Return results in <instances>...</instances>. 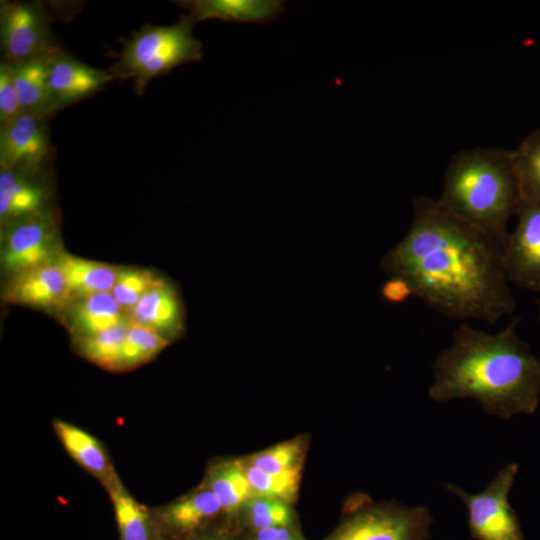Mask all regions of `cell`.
<instances>
[{
  "label": "cell",
  "instance_id": "obj_21",
  "mask_svg": "<svg viewBox=\"0 0 540 540\" xmlns=\"http://www.w3.org/2000/svg\"><path fill=\"white\" fill-rule=\"evenodd\" d=\"M119 540H155L160 534L157 522L148 510L121 485H110Z\"/></svg>",
  "mask_w": 540,
  "mask_h": 540
},
{
  "label": "cell",
  "instance_id": "obj_5",
  "mask_svg": "<svg viewBox=\"0 0 540 540\" xmlns=\"http://www.w3.org/2000/svg\"><path fill=\"white\" fill-rule=\"evenodd\" d=\"M432 522L425 506L365 503L351 509L324 540H428Z\"/></svg>",
  "mask_w": 540,
  "mask_h": 540
},
{
  "label": "cell",
  "instance_id": "obj_6",
  "mask_svg": "<svg viewBox=\"0 0 540 540\" xmlns=\"http://www.w3.org/2000/svg\"><path fill=\"white\" fill-rule=\"evenodd\" d=\"M519 466L510 463L499 469L486 488L470 494L455 484L445 488L464 502L468 510V528L475 540H526L515 511L509 503Z\"/></svg>",
  "mask_w": 540,
  "mask_h": 540
},
{
  "label": "cell",
  "instance_id": "obj_20",
  "mask_svg": "<svg viewBox=\"0 0 540 540\" xmlns=\"http://www.w3.org/2000/svg\"><path fill=\"white\" fill-rule=\"evenodd\" d=\"M53 428L69 455L84 469L98 477L109 475V458L102 444L93 435L63 420H55Z\"/></svg>",
  "mask_w": 540,
  "mask_h": 540
},
{
  "label": "cell",
  "instance_id": "obj_25",
  "mask_svg": "<svg viewBox=\"0 0 540 540\" xmlns=\"http://www.w3.org/2000/svg\"><path fill=\"white\" fill-rule=\"evenodd\" d=\"M170 340L130 320L116 370L131 369L156 356Z\"/></svg>",
  "mask_w": 540,
  "mask_h": 540
},
{
  "label": "cell",
  "instance_id": "obj_2",
  "mask_svg": "<svg viewBox=\"0 0 540 540\" xmlns=\"http://www.w3.org/2000/svg\"><path fill=\"white\" fill-rule=\"evenodd\" d=\"M513 316L496 333L460 324L433 363L429 397L436 402L471 398L489 415H531L540 402V358L517 334Z\"/></svg>",
  "mask_w": 540,
  "mask_h": 540
},
{
  "label": "cell",
  "instance_id": "obj_19",
  "mask_svg": "<svg viewBox=\"0 0 540 540\" xmlns=\"http://www.w3.org/2000/svg\"><path fill=\"white\" fill-rule=\"evenodd\" d=\"M57 264L67 284L70 301L98 293L111 292L118 269L112 265L60 252Z\"/></svg>",
  "mask_w": 540,
  "mask_h": 540
},
{
  "label": "cell",
  "instance_id": "obj_18",
  "mask_svg": "<svg viewBox=\"0 0 540 540\" xmlns=\"http://www.w3.org/2000/svg\"><path fill=\"white\" fill-rule=\"evenodd\" d=\"M56 47L42 55L10 64L22 109L40 118L51 115L48 76Z\"/></svg>",
  "mask_w": 540,
  "mask_h": 540
},
{
  "label": "cell",
  "instance_id": "obj_4",
  "mask_svg": "<svg viewBox=\"0 0 540 540\" xmlns=\"http://www.w3.org/2000/svg\"><path fill=\"white\" fill-rule=\"evenodd\" d=\"M193 24L185 15L170 26L146 24L125 42L118 61L108 71L114 79L133 78L136 92L142 94L153 78L202 58V44L192 33Z\"/></svg>",
  "mask_w": 540,
  "mask_h": 540
},
{
  "label": "cell",
  "instance_id": "obj_24",
  "mask_svg": "<svg viewBox=\"0 0 540 540\" xmlns=\"http://www.w3.org/2000/svg\"><path fill=\"white\" fill-rule=\"evenodd\" d=\"M239 513H241L240 530L243 532L296 526L294 512L288 502L277 498L254 497Z\"/></svg>",
  "mask_w": 540,
  "mask_h": 540
},
{
  "label": "cell",
  "instance_id": "obj_14",
  "mask_svg": "<svg viewBox=\"0 0 540 540\" xmlns=\"http://www.w3.org/2000/svg\"><path fill=\"white\" fill-rule=\"evenodd\" d=\"M35 173L1 169L0 219L5 225L47 211L49 190L33 177Z\"/></svg>",
  "mask_w": 540,
  "mask_h": 540
},
{
  "label": "cell",
  "instance_id": "obj_29",
  "mask_svg": "<svg viewBox=\"0 0 540 540\" xmlns=\"http://www.w3.org/2000/svg\"><path fill=\"white\" fill-rule=\"evenodd\" d=\"M301 447L295 441L285 442L255 455L251 464L268 473L300 470Z\"/></svg>",
  "mask_w": 540,
  "mask_h": 540
},
{
  "label": "cell",
  "instance_id": "obj_23",
  "mask_svg": "<svg viewBox=\"0 0 540 540\" xmlns=\"http://www.w3.org/2000/svg\"><path fill=\"white\" fill-rule=\"evenodd\" d=\"M209 486L229 519L236 516L244 505L255 497L244 465L239 462L226 463L214 470Z\"/></svg>",
  "mask_w": 540,
  "mask_h": 540
},
{
  "label": "cell",
  "instance_id": "obj_8",
  "mask_svg": "<svg viewBox=\"0 0 540 540\" xmlns=\"http://www.w3.org/2000/svg\"><path fill=\"white\" fill-rule=\"evenodd\" d=\"M502 248L510 284L540 293V203L521 201Z\"/></svg>",
  "mask_w": 540,
  "mask_h": 540
},
{
  "label": "cell",
  "instance_id": "obj_10",
  "mask_svg": "<svg viewBox=\"0 0 540 540\" xmlns=\"http://www.w3.org/2000/svg\"><path fill=\"white\" fill-rule=\"evenodd\" d=\"M49 152L50 139L43 118L24 112L1 126V169L37 172Z\"/></svg>",
  "mask_w": 540,
  "mask_h": 540
},
{
  "label": "cell",
  "instance_id": "obj_15",
  "mask_svg": "<svg viewBox=\"0 0 540 540\" xmlns=\"http://www.w3.org/2000/svg\"><path fill=\"white\" fill-rule=\"evenodd\" d=\"M128 316L131 321L156 331L170 341L184 333L182 300L176 288L165 280L148 291L128 311Z\"/></svg>",
  "mask_w": 540,
  "mask_h": 540
},
{
  "label": "cell",
  "instance_id": "obj_31",
  "mask_svg": "<svg viewBox=\"0 0 540 540\" xmlns=\"http://www.w3.org/2000/svg\"><path fill=\"white\" fill-rule=\"evenodd\" d=\"M381 297L391 304H400L413 297L408 283L399 277L389 276L380 289Z\"/></svg>",
  "mask_w": 540,
  "mask_h": 540
},
{
  "label": "cell",
  "instance_id": "obj_28",
  "mask_svg": "<svg viewBox=\"0 0 540 540\" xmlns=\"http://www.w3.org/2000/svg\"><path fill=\"white\" fill-rule=\"evenodd\" d=\"M163 280L148 269L122 268L118 269L111 293L128 313L148 291Z\"/></svg>",
  "mask_w": 540,
  "mask_h": 540
},
{
  "label": "cell",
  "instance_id": "obj_7",
  "mask_svg": "<svg viewBox=\"0 0 540 540\" xmlns=\"http://www.w3.org/2000/svg\"><path fill=\"white\" fill-rule=\"evenodd\" d=\"M55 222L48 211L6 224L1 264L11 277L54 262L59 253Z\"/></svg>",
  "mask_w": 540,
  "mask_h": 540
},
{
  "label": "cell",
  "instance_id": "obj_35",
  "mask_svg": "<svg viewBox=\"0 0 540 540\" xmlns=\"http://www.w3.org/2000/svg\"><path fill=\"white\" fill-rule=\"evenodd\" d=\"M538 320L540 321V299L538 301V314H537Z\"/></svg>",
  "mask_w": 540,
  "mask_h": 540
},
{
  "label": "cell",
  "instance_id": "obj_26",
  "mask_svg": "<svg viewBox=\"0 0 540 540\" xmlns=\"http://www.w3.org/2000/svg\"><path fill=\"white\" fill-rule=\"evenodd\" d=\"M129 322L130 319L95 335L76 339L78 350L93 363L116 370Z\"/></svg>",
  "mask_w": 540,
  "mask_h": 540
},
{
  "label": "cell",
  "instance_id": "obj_32",
  "mask_svg": "<svg viewBox=\"0 0 540 540\" xmlns=\"http://www.w3.org/2000/svg\"><path fill=\"white\" fill-rule=\"evenodd\" d=\"M184 540H247L245 533L240 529H232V527L216 523L196 532Z\"/></svg>",
  "mask_w": 540,
  "mask_h": 540
},
{
  "label": "cell",
  "instance_id": "obj_27",
  "mask_svg": "<svg viewBox=\"0 0 540 540\" xmlns=\"http://www.w3.org/2000/svg\"><path fill=\"white\" fill-rule=\"evenodd\" d=\"M245 474L255 497H270L289 501L296 493L300 480V470L284 473H268L249 464Z\"/></svg>",
  "mask_w": 540,
  "mask_h": 540
},
{
  "label": "cell",
  "instance_id": "obj_30",
  "mask_svg": "<svg viewBox=\"0 0 540 540\" xmlns=\"http://www.w3.org/2000/svg\"><path fill=\"white\" fill-rule=\"evenodd\" d=\"M24 113L14 81L12 66L0 65V123L5 125Z\"/></svg>",
  "mask_w": 540,
  "mask_h": 540
},
{
  "label": "cell",
  "instance_id": "obj_22",
  "mask_svg": "<svg viewBox=\"0 0 540 540\" xmlns=\"http://www.w3.org/2000/svg\"><path fill=\"white\" fill-rule=\"evenodd\" d=\"M510 155L521 201L540 203V129L524 137Z\"/></svg>",
  "mask_w": 540,
  "mask_h": 540
},
{
  "label": "cell",
  "instance_id": "obj_11",
  "mask_svg": "<svg viewBox=\"0 0 540 540\" xmlns=\"http://www.w3.org/2000/svg\"><path fill=\"white\" fill-rule=\"evenodd\" d=\"M113 79L109 71L88 66L57 48L48 76L50 113L92 95Z\"/></svg>",
  "mask_w": 540,
  "mask_h": 540
},
{
  "label": "cell",
  "instance_id": "obj_33",
  "mask_svg": "<svg viewBox=\"0 0 540 540\" xmlns=\"http://www.w3.org/2000/svg\"><path fill=\"white\" fill-rule=\"evenodd\" d=\"M244 533L247 540H305L297 526L272 527Z\"/></svg>",
  "mask_w": 540,
  "mask_h": 540
},
{
  "label": "cell",
  "instance_id": "obj_17",
  "mask_svg": "<svg viewBox=\"0 0 540 540\" xmlns=\"http://www.w3.org/2000/svg\"><path fill=\"white\" fill-rule=\"evenodd\" d=\"M67 307L68 325L76 339L89 337L129 320L111 292L71 300Z\"/></svg>",
  "mask_w": 540,
  "mask_h": 540
},
{
  "label": "cell",
  "instance_id": "obj_34",
  "mask_svg": "<svg viewBox=\"0 0 540 540\" xmlns=\"http://www.w3.org/2000/svg\"><path fill=\"white\" fill-rule=\"evenodd\" d=\"M155 540H175V539L161 533Z\"/></svg>",
  "mask_w": 540,
  "mask_h": 540
},
{
  "label": "cell",
  "instance_id": "obj_1",
  "mask_svg": "<svg viewBox=\"0 0 540 540\" xmlns=\"http://www.w3.org/2000/svg\"><path fill=\"white\" fill-rule=\"evenodd\" d=\"M388 276L410 286L413 297L452 320L490 325L514 313L502 246L426 196L413 202L405 236L381 259Z\"/></svg>",
  "mask_w": 540,
  "mask_h": 540
},
{
  "label": "cell",
  "instance_id": "obj_13",
  "mask_svg": "<svg viewBox=\"0 0 540 540\" xmlns=\"http://www.w3.org/2000/svg\"><path fill=\"white\" fill-rule=\"evenodd\" d=\"M220 515L225 514L217 497L203 490L166 506L154 518L162 534L184 540L215 524Z\"/></svg>",
  "mask_w": 540,
  "mask_h": 540
},
{
  "label": "cell",
  "instance_id": "obj_12",
  "mask_svg": "<svg viewBox=\"0 0 540 540\" xmlns=\"http://www.w3.org/2000/svg\"><path fill=\"white\" fill-rule=\"evenodd\" d=\"M6 300L35 308H63L70 302L64 274L54 262L11 277Z\"/></svg>",
  "mask_w": 540,
  "mask_h": 540
},
{
  "label": "cell",
  "instance_id": "obj_16",
  "mask_svg": "<svg viewBox=\"0 0 540 540\" xmlns=\"http://www.w3.org/2000/svg\"><path fill=\"white\" fill-rule=\"evenodd\" d=\"M193 22L217 18L236 23H268L284 10L276 0H186L176 1Z\"/></svg>",
  "mask_w": 540,
  "mask_h": 540
},
{
  "label": "cell",
  "instance_id": "obj_3",
  "mask_svg": "<svg viewBox=\"0 0 540 540\" xmlns=\"http://www.w3.org/2000/svg\"><path fill=\"white\" fill-rule=\"evenodd\" d=\"M437 201L503 248L509 221L521 203L510 151L476 147L458 152L449 162Z\"/></svg>",
  "mask_w": 540,
  "mask_h": 540
},
{
  "label": "cell",
  "instance_id": "obj_9",
  "mask_svg": "<svg viewBox=\"0 0 540 540\" xmlns=\"http://www.w3.org/2000/svg\"><path fill=\"white\" fill-rule=\"evenodd\" d=\"M1 48L4 62L15 64L54 49L42 12L32 4L1 2Z\"/></svg>",
  "mask_w": 540,
  "mask_h": 540
}]
</instances>
